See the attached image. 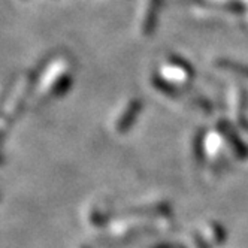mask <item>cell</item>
<instances>
[{
    "label": "cell",
    "mask_w": 248,
    "mask_h": 248,
    "mask_svg": "<svg viewBox=\"0 0 248 248\" xmlns=\"http://www.w3.org/2000/svg\"><path fill=\"white\" fill-rule=\"evenodd\" d=\"M5 163V158L2 157V155H0V165H3Z\"/></svg>",
    "instance_id": "6da1fadb"
},
{
    "label": "cell",
    "mask_w": 248,
    "mask_h": 248,
    "mask_svg": "<svg viewBox=\"0 0 248 248\" xmlns=\"http://www.w3.org/2000/svg\"><path fill=\"white\" fill-rule=\"evenodd\" d=\"M2 139H3V133L0 132V142H2Z\"/></svg>",
    "instance_id": "7a4b0ae2"
}]
</instances>
